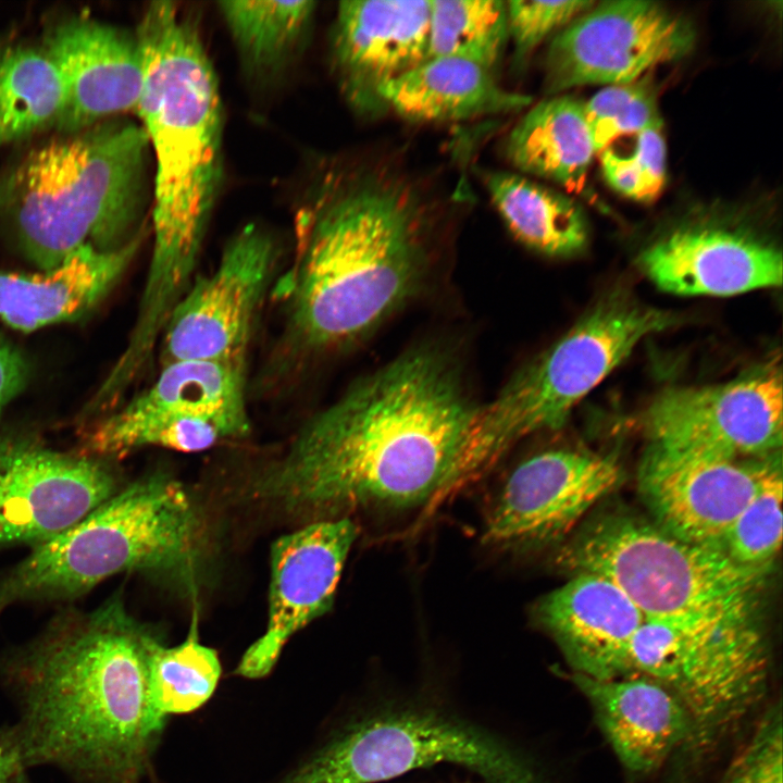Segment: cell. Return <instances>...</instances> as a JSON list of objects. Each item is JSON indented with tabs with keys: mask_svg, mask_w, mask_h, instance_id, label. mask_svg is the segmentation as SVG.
Masks as SVG:
<instances>
[{
	"mask_svg": "<svg viewBox=\"0 0 783 783\" xmlns=\"http://www.w3.org/2000/svg\"><path fill=\"white\" fill-rule=\"evenodd\" d=\"M142 240L141 231L117 249L85 245L39 273L0 271V320L26 333L82 318L120 282Z\"/></svg>",
	"mask_w": 783,
	"mask_h": 783,
	"instance_id": "24",
	"label": "cell"
},
{
	"mask_svg": "<svg viewBox=\"0 0 783 783\" xmlns=\"http://www.w3.org/2000/svg\"><path fill=\"white\" fill-rule=\"evenodd\" d=\"M245 362L176 360L120 409L95 421L79 453L113 460L145 447L199 452L250 433Z\"/></svg>",
	"mask_w": 783,
	"mask_h": 783,
	"instance_id": "11",
	"label": "cell"
},
{
	"mask_svg": "<svg viewBox=\"0 0 783 783\" xmlns=\"http://www.w3.org/2000/svg\"><path fill=\"white\" fill-rule=\"evenodd\" d=\"M505 151L519 171L581 191L596 153L584 103L571 96L540 101L510 130Z\"/></svg>",
	"mask_w": 783,
	"mask_h": 783,
	"instance_id": "26",
	"label": "cell"
},
{
	"mask_svg": "<svg viewBox=\"0 0 783 783\" xmlns=\"http://www.w3.org/2000/svg\"><path fill=\"white\" fill-rule=\"evenodd\" d=\"M42 48L64 85L65 108L57 126L63 134L135 111L142 84L136 35L73 16L50 29Z\"/></svg>",
	"mask_w": 783,
	"mask_h": 783,
	"instance_id": "21",
	"label": "cell"
},
{
	"mask_svg": "<svg viewBox=\"0 0 783 783\" xmlns=\"http://www.w3.org/2000/svg\"><path fill=\"white\" fill-rule=\"evenodd\" d=\"M186 638L166 646L156 634L149 649V676L153 703L165 717L191 712L213 695L222 672L217 652L200 643L198 613L194 608Z\"/></svg>",
	"mask_w": 783,
	"mask_h": 783,
	"instance_id": "31",
	"label": "cell"
},
{
	"mask_svg": "<svg viewBox=\"0 0 783 783\" xmlns=\"http://www.w3.org/2000/svg\"><path fill=\"white\" fill-rule=\"evenodd\" d=\"M149 152L141 125L116 116L53 138L0 177V225L41 271L85 245L117 249L142 231Z\"/></svg>",
	"mask_w": 783,
	"mask_h": 783,
	"instance_id": "5",
	"label": "cell"
},
{
	"mask_svg": "<svg viewBox=\"0 0 783 783\" xmlns=\"http://www.w3.org/2000/svg\"><path fill=\"white\" fill-rule=\"evenodd\" d=\"M208 559L200 507L178 481L154 473L32 547L0 579V616L21 602L72 600L121 573L142 574L195 601Z\"/></svg>",
	"mask_w": 783,
	"mask_h": 783,
	"instance_id": "6",
	"label": "cell"
},
{
	"mask_svg": "<svg viewBox=\"0 0 783 783\" xmlns=\"http://www.w3.org/2000/svg\"><path fill=\"white\" fill-rule=\"evenodd\" d=\"M154 636L116 595L90 611L62 609L0 655L26 770L50 766L77 783H145L167 719L151 695Z\"/></svg>",
	"mask_w": 783,
	"mask_h": 783,
	"instance_id": "2",
	"label": "cell"
},
{
	"mask_svg": "<svg viewBox=\"0 0 783 783\" xmlns=\"http://www.w3.org/2000/svg\"><path fill=\"white\" fill-rule=\"evenodd\" d=\"M0 783H29L26 769H17L0 780Z\"/></svg>",
	"mask_w": 783,
	"mask_h": 783,
	"instance_id": "37",
	"label": "cell"
},
{
	"mask_svg": "<svg viewBox=\"0 0 783 783\" xmlns=\"http://www.w3.org/2000/svg\"><path fill=\"white\" fill-rule=\"evenodd\" d=\"M402 182L326 179L298 209L295 251L273 285L281 327L273 378L358 339L414 287L421 265L420 206Z\"/></svg>",
	"mask_w": 783,
	"mask_h": 783,
	"instance_id": "3",
	"label": "cell"
},
{
	"mask_svg": "<svg viewBox=\"0 0 783 783\" xmlns=\"http://www.w3.org/2000/svg\"><path fill=\"white\" fill-rule=\"evenodd\" d=\"M428 21V1L339 2L331 59L352 110L363 115L384 110L380 89L426 60Z\"/></svg>",
	"mask_w": 783,
	"mask_h": 783,
	"instance_id": "19",
	"label": "cell"
},
{
	"mask_svg": "<svg viewBox=\"0 0 783 783\" xmlns=\"http://www.w3.org/2000/svg\"><path fill=\"white\" fill-rule=\"evenodd\" d=\"M484 182L509 231L530 249L570 257L586 247V220L570 198L515 173L487 172Z\"/></svg>",
	"mask_w": 783,
	"mask_h": 783,
	"instance_id": "27",
	"label": "cell"
},
{
	"mask_svg": "<svg viewBox=\"0 0 783 783\" xmlns=\"http://www.w3.org/2000/svg\"><path fill=\"white\" fill-rule=\"evenodd\" d=\"M573 674L614 679L630 674L629 651L645 618L609 580L575 573L535 609Z\"/></svg>",
	"mask_w": 783,
	"mask_h": 783,
	"instance_id": "22",
	"label": "cell"
},
{
	"mask_svg": "<svg viewBox=\"0 0 783 783\" xmlns=\"http://www.w3.org/2000/svg\"><path fill=\"white\" fill-rule=\"evenodd\" d=\"M557 557L571 574L609 580L645 620L654 621L757 618L766 579L735 566L720 550L627 513L587 523Z\"/></svg>",
	"mask_w": 783,
	"mask_h": 783,
	"instance_id": "8",
	"label": "cell"
},
{
	"mask_svg": "<svg viewBox=\"0 0 783 783\" xmlns=\"http://www.w3.org/2000/svg\"><path fill=\"white\" fill-rule=\"evenodd\" d=\"M584 114L596 153L621 136L662 126L656 94L644 79L600 89L584 103Z\"/></svg>",
	"mask_w": 783,
	"mask_h": 783,
	"instance_id": "33",
	"label": "cell"
},
{
	"mask_svg": "<svg viewBox=\"0 0 783 783\" xmlns=\"http://www.w3.org/2000/svg\"><path fill=\"white\" fill-rule=\"evenodd\" d=\"M678 319L617 290L600 300L555 345L521 369L483 408H476L455 481L477 474L513 443L560 428L573 407L646 336Z\"/></svg>",
	"mask_w": 783,
	"mask_h": 783,
	"instance_id": "7",
	"label": "cell"
},
{
	"mask_svg": "<svg viewBox=\"0 0 783 783\" xmlns=\"http://www.w3.org/2000/svg\"><path fill=\"white\" fill-rule=\"evenodd\" d=\"M650 448L721 459L781 452L782 371L772 358L726 383L675 387L647 407Z\"/></svg>",
	"mask_w": 783,
	"mask_h": 783,
	"instance_id": "13",
	"label": "cell"
},
{
	"mask_svg": "<svg viewBox=\"0 0 783 783\" xmlns=\"http://www.w3.org/2000/svg\"><path fill=\"white\" fill-rule=\"evenodd\" d=\"M695 39L693 24L659 2L595 3L551 39L545 90L635 82L657 64L687 55Z\"/></svg>",
	"mask_w": 783,
	"mask_h": 783,
	"instance_id": "14",
	"label": "cell"
},
{
	"mask_svg": "<svg viewBox=\"0 0 783 783\" xmlns=\"http://www.w3.org/2000/svg\"><path fill=\"white\" fill-rule=\"evenodd\" d=\"M109 461L0 435V549L45 543L114 495L122 486Z\"/></svg>",
	"mask_w": 783,
	"mask_h": 783,
	"instance_id": "15",
	"label": "cell"
},
{
	"mask_svg": "<svg viewBox=\"0 0 783 783\" xmlns=\"http://www.w3.org/2000/svg\"><path fill=\"white\" fill-rule=\"evenodd\" d=\"M629 675L670 691L704 748L731 731L763 699L769 659L757 618L645 620L629 651Z\"/></svg>",
	"mask_w": 783,
	"mask_h": 783,
	"instance_id": "10",
	"label": "cell"
},
{
	"mask_svg": "<svg viewBox=\"0 0 783 783\" xmlns=\"http://www.w3.org/2000/svg\"><path fill=\"white\" fill-rule=\"evenodd\" d=\"M475 410L442 351H408L309 417L253 495L313 521L418 505L448 487Z\"/></svg>",
	"mask_w": 783,
	"mask_h": 783,
	"instance_id": "1",
	"label": "cell"
},
{
	"mask_svg": "<svg viewBox=\"0 0 783 783\" xmlns=\"http://www.w3.org/2000/svg\"><path fill=\"white\" fill-rule=\"evenodd\" d=\"M384 109L418 122H451L525 109L529 95L504 88L496 74L453 57L426 59L380 89Z\"/></svg>",
	"mask_w": 783,
	"mask_h": 783,
	"instance_id": "25",
	"label": "cell"
},
{
	"mask_svg": "<svg viewBox=\"0 0 783 783\" xmlns=\"http://www.w3.org/2000/svg\"><path fill=\"white\" fill-rule=\"evenodd\" d=\"M135 109L156 160L151 257L134 325L159 335L195 278L223 176L217 79L197 24L176 2L146 9Z\"/></svg>",
	"mask_w": 783,
	"mask_h": 783,
	"instance_id": "4",
	"label": "cell"
},
{
	"mask_svg": "<svg viewBox=\"0 0 783 783\" xmlns=\"http://www.w3.org/2000/svg\"><path fill=\"white\" fill-rule=\"evenodd\" d=\"M64 108L62 78L44 48H0V148L57 127Z\"/></svg>",
	"mask_w": 783,
	"mask_h": 783,
	"instance_id": "29",
	"label": "cell"
},
{
	"mask_svg": "<svg viewBox=\"0 0 783 783\" xmlns=\"http://www.w3.org/2000/svg\"><path fill=\"white\" fill-rule=\"evenodd\" d=\"M439 763L487 783H542L505 741L451 713L409 706L364 716L333 735L277 783H377Z\"/></svg>",
	"mask_w": 783,
	"mask_h": 783,
	"instance_id": "9",
	"label": "cell"
},
{
	"mask_svg": "<svg viewBox=\"0 0 783 783\" xmlns=\"http://www.w3.org/2000/svg\"><path fill=\"white\" fill-rule=\"evenodd\" d=\"M638 262L655 285L675 295L732 296L782 283V254L773 244L714 222L671 231Z\"/></svg>",
	"mask_w": 783,
	"mask_h": 783,
	"instance_id": "20",
	"label": "cell"
},
{
	"mask_svg": "<svg viewBox=\"0 0 783 783\" xmlns=\"http://www.w3.org/2000/svg\"><path fill=\"white\" fill-rule=\"evenodd\" d=\"M597 724L620 765L646 775L693 743V725L679 699L658 682L642 676L593 679L573 674Z\"/></svg>",
	"mask_w": 783,
	"mask_h": 783,
	"instance_id": "23",
	"label": "cell"
},
{
	"mask_svg": "<svg viewBox=\"0 0 783 783\" xmlns=\"http://www.w3.org/2000/svg\"><path fill=\"white\" fill-rule=\"evenodd\" d=\"M779 459L781 452L721 459L649 447L638 487L654 523L679 538L722 551L732 523Z\"/></svg>",
	"mask_w": 783,
	"mask_h": 783,
	"instance_id": "17",
	"label": "cell"
},
{
	"mask_svg": "<svg viewBox=\"0 0 783 783\" xmlns=\"http://www.w3.org/2000/svg\"><path fill=\"white\" fill-rule=\"evenodd\" d=\"M17 769H25L21 762L16 738L11 725L0 730V780Z\"/></svg>",
	"mask_w": 783,
	"mask_h": 783,
	"instance_id": "36",
	"label": "cell"
},
{
	"mask_svg": "<svg viewBox=\"0 0 783 783\" xmlns=\"http://www.w3.org/2000/svg\"><path fill=\"white\" fill-rule=\"evenodd\" d=\"M782 459H779L732 523L721 548L735 566L765 577L782 543Z\"/></svg>",
	"mask_w": 783,
	"mask_h": 783,
	"instance_id": "32",
	"label": "cell"
},
{
	"mask_svg": "<svg viewBox=\"0 0 783 783\" xmlns=\"http://www.w3.org/2000/svg\"><path fill=\"white\" fill-rule=\"evenodd\" d=\"M357 535L351 520L337 517L312 521L272 544L266 627L243 655L237 674L266 675L289 638L331 610Z\"/></svg>",
	"mask_w": 783,
	"mask_h": 783,
	"instance_id": "18",
	"label": "cell"
},
{
	"mask_svg": "<svg viewBox=\"0 0 783 783\" xmlns=\"http://www.w3.org/2000/svg\"><path fill=\"white\" fill-rule=\"evenodd\" d=\"M506 3L513 61L521 67L543 41L593 8L596 2L511 0Z\"/></svg>",
	"mask_w": 783,
	"mask_h": 783,
	"instance_id": "35",
	"label": "cell"
},
{
	"mask_svg": "<svg viewBox=\"0 0 783 783\" xmlns=\"http://www.w3.org/2000/svg\"><path fill=\"white\" fill-rule=\"evenodd\" d=\"M278 246L264 227L250 223L226 243L219 262L197 274L162 332L161 363L201 360L247 363L270 289Z\"/></svg>",
	"mask_w": 783,
	"mask_h": 783,
	"instance_id": "12",
	"label": "cell"
},
{
	"mask_svg": "<svg viewBox=\"0 0 783 783\" xmlns=\"http://www.w3.org/2000/svg\"><path fill=\"white\" fill-rule=\"evenodd\" d=\"M599 154L604 177L614 190L642 202L659 196L667 169L662 126L635 134L634 145L627 152L607 147Z\"/></svg>",
	"mask_w": 783,
	"mask_h": 783,
	"instance_id": "34",
	"label": "cell"
},
{
	"mask_svg": "<svg viewBox=\"0 0 783 783\" xmlns=\"http://www.w3.org/2000/svg\"><path fill=\"white\" fill-rule=\"evenodd\" d=\"M219 10L245 70L256 77L281 73L310 34L314 1H222Z\"/></svg>",
	"mask_w": 783,
	"mask_h": 783,
	"instance_id": "28",
	"label": "cell"
},
{
	"mask_svg": "<svg viewBox=\"0 0 783 783\" xmlns=\"http://www.w3.org/2000/svg\"><path fill=\"white\" fill-rule=\"evenodd\" d=\"M616 457L555 449L519 464L508 477L483 532L487 545L535 548L564 537L620 483Z\"/></svg>",
	"mask_w": 783,
	"mask_h": 783,
	"instance_id": "16",
	"label": "cell"
},
{
	"mask_svg": "<svg viewBox=\"0 0 783 783\" xmlns=\"http://www.w3.org/2000/svg\"><path fill=\"white\" fill-rule=\"evenodd\" d=\"M428 5L426 59L460 58L496 74L509 41L506 1L433 0Z\"/></svg>",
	"mask_w": 783,
	"mask_h": 783,
	"instance_id": "30",
	"label": "cell"
}]
</instances>
